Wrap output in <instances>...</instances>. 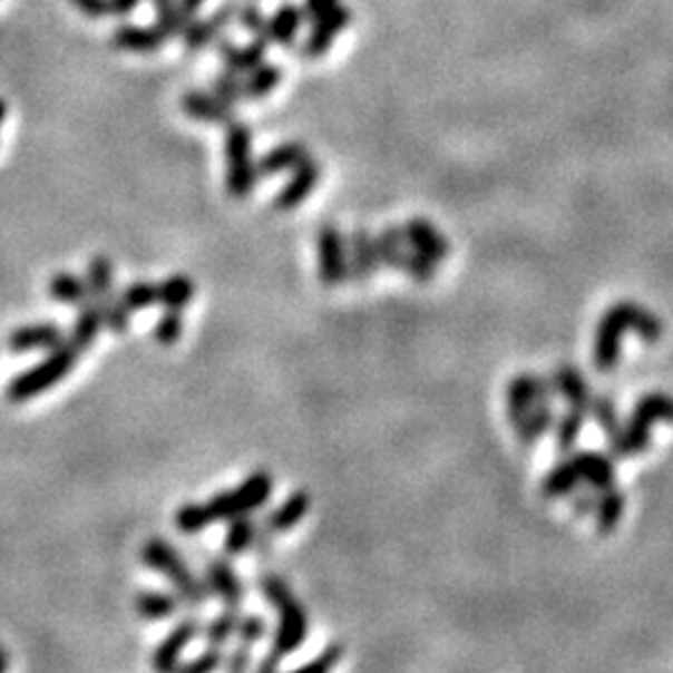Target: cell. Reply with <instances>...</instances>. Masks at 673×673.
<instances>
[{
  "instance_id": "6da1fadb",
  "label": "cell",
  "mask_w": 673,
  "mask_h": 673,
  "mask_svg": "<svg viewBox=\"0 0 673 673\" xmlns=\"http://www.w3.org/2000/svg\"><path fill=\"white\" fill-rule=\"evenodd\" d=\"M275 489V479H272L265 469L252 471V475L240 484V487L217 494L205 504H185L175 514V527L183 534H197L209 524L230 521L242 514H252L262 509L272 497Z\"/></svg>"
},
{
  "instance_id": "7a4b0ae2",
  "label": "cell",
  "mask_w": 673,
  "mask_h": 673,
  "mask_svg": "<svg viewBox=\"0 0 673 673\" xmlns=\"http://www.w3.org/2000/svg\"><path fill=\"white\" fill-rule=\"evenodd\" d=\"M260 588H262V596H265V602L272 608H277L275 636H272L267 656L257 664V671L265 673V671H277L282 659L294 654V651L308 641L310 622H308V612H304L300 598L292 594V588L287 586L285 578L277 574H265L260 578Z\"/></svg>"
},
{
  "instance_id": "3957f363",
  "label": "cell",
  "mask_w": 673,
  "mask_h": 673,
  "mask_svg": "<svg viewBox=\"0 0 673 673\" xmlns=\"http://www.w3.org/2000/svg\"><path fill=\"white\" fill-rule=\"evenodd\" d=\"M140 559L157 574H163L167 582L173 584L175 594L183 598V604L187 608H203L209 602V588L205 578H199L191 564L183 559V554L175 549V546L167 544L165 539H150L140 552Z\"/></svg>"
},
{
  "instance_id": "277c9868",
  "label": "cell",
  "mask_w": 673,
  "mask_h": 673,
  "mask_svg": "<svg viewBox=\"0 0 673 673\" xmlns=\"http://www.w3.org/2000/svg\"><path fill=\"white\" fill-rule=\"evenodd\" d=\"M82 350L80 347L66 336L56 350H50V354L46 357L43 362H38L36 367H30V370L16 374L13 380L8 382L6 387V399L8 402H28V399H36L43 392H48L50 387L60 384L66 377L70 374L72 367L78 364Z\"/></svg>"
},
{
  "instance_id": "5b68a950",
  "label": "cell",
  "mask_w": 673,
  "mask_h": 673,
  "mask_svg": "<svg viewBox=\"0 0 673 673\" xmlns=\"http://www.w3.org/2000/svg\"><path fill=\"white\" fill-rule=\"evenodd\" d=\"M225 187L233 199H245L260 181L257 163H252V133L245 123L233 120L225 133Z\"/></svg>"
},
{
  "instance_id": "8992f818",
  "label": "cell",
  "mask_w": 673,
  "mask_h": 673,
  "mask_svg": "<svg viewBox=\"0 0 673 673\" xmlns=\"http://www.w3.org/2000/svg\"><path fill=\"white\" fill-rule=\"evenodd\" d=\"M88 287L90 298L98 304L103 314L105 328L115 334L128 332L130 328V310L125 308L123 294L113 285V265L105 255H98L90 260L88 265Z\"/></svg>"
},
{
  "instance_id": "52a82bcc",
  "label": "cell",
  "mask_w": 673,
  "mask_h": 673,
  "mask_svg": "<svg viewBox=\"0 0 673 673\" xmlns=\"http://www.w3.org/2000/svg\"><path fill=\"white\" fill-rule=\"evenodd\" d=\"M377 245H380L382 265L402 270L417 282H429L435 277V267H437L435 262L427 260L425 255H419L414 247H407L404 227H394V225L384 227L382 233L377 235Z\"/></svg>"
},
{
  "instance_id": "ba28073f",
  "label": "cell",
  "mask_w": 673,
  "mask_h": 673,
  "mask_svg": "<svg viewBox=\"0 0 673 673\" xmlns=\"http://www.w3.org/2000/svg\"><path fill=\"white\" fill-rule=\"evenodd\" d=\"M638 308L631 304H618V308L608 310L606 318L598 324L596 334V367L598 370H612L618 362V347H622V336L628 328H636L641 318Z\"/></svg>"
},
{
  "instance_id": "9c48e42d",
  "label": "cell",
  "mask_w": 673,
  "mask_h": 673,
  "mask_svg": "<svg viewBox=\"0 0 673 673\" xmlns=\"http://www.w3.org/2000/svg\"><path fill=\"white\" fill-rule=\"evenodd\" d=\"M318 262H320V282L324 287H336L350 280V265H347V242L342 230L336 225H322L318 233Z\"/></svg>"
},
{
  "instance_id": "30bf717a",
  "label": "cell",
  "mask_w": 673,
  "mask_h": 673,
  "mask_svg": "<svg viewBox=\"0 0 673 673\" xmlns=\"http://www.w3.org/2000/svg\"><path fill=\"white\" fill-rule=\"evenodd\" d=\"M347 265H350V280L357 282V285H364L382 267L380 245H377V237L367 227H354L350 233Z\"/></svg>"
},
{
  "instance_id": "8fae6325",
  "label": "cell",
  "mask_w": 673,
  "mask_h": 673,
  "mask_svg": "<svg viewBox=\"0 0 673 673\" xmlns=\"http://www.w3.org/2000/svg\"><path fill=\"white\" fill-rule=\"evenodd\" d=\"M197 636H203V624H199L197 616L183 618L181 624H175L170 634H167L153 651V659H150L153 669L163 671V673L177 671V666H181L183 651L191 646Z\"/></svg>"
},
{
  "instance_id": "7c38bea8",
  "label": "cell",
  "mask_w": 673,
  "mask_h": 673,
  "mask_svg": "<svg viewBox=\"0 0 673 673\" xmlns=\"http://www.w3.org/2000/svg\"><path fill=\"white\" fill-rule=\"evenodd\" d=\"M320 177H322L320 163L314 160L312 155H308L298 167H294L290 183L282 187L272 205H275V209H280V213H290V209L300 207L304 199L312 195L314 187L320 185Z\"/></svg>"
},
{
  "instance_id": "4fadbf2b",
  "label": "cell",
  "mask_w": 673,
  "mask_h": 673,
  "mask_svg": "<svg viewBox=\"0 0 673 673\" xmlns=\"http://www.w3.org/2000/svg\"><path fill=\"white\" fill-rule=\"evenodd\" d=\"M205 582L209 594L217 596L225 606H242V602H245V586H242V578L227 559L205 556Z\"/></svg>"
},
{
  "instance_id": "5bb4252c",
  "label": "cell",
  "mask_w": 673,
  "mask_h": 673,
  "mask_svg": "<svg viewBox=\"0 0 673 673\" xmlns=\"http://www.w3.org/2000/svg\"><path fill=\"white\" fill-rule=\"evenodd\" d=\"M350 20H352V13L344 6H334L330 13H324L322 18L314 20L312 33L308 38V43H304V48H302V58H308V60L322 58L334 43V38L340 36L347 26H350Z\"/></svg>"
},
{
  "instance_id": "9a60e30c",
  "label": "cell",
  "mask_w": 673,
  "mask_h": 673,
  "mask_svg": "<svg viewBox=\"0 0 673 673\" xmlns=\"http://www.w3.org/2000/svg\"><path fill=\"white\" fill-rule=\"evenodd\" d=\"M183 110L191 120L197 123H207V125H230L235 118V105L225 103L223 98H217L215 92H205V90H187L183 100Z\"/></svg>"
},
{
  "instance_id": "2e32d148",
  "label": "cell",
  "mask_w": 673,
  "mask_h": 673,
  "mask_svg": "<svg viewBox=\"0 0 673 673\" xmlns=\"http://www.w3.org/2000/svg\"><path fill=\"white\" fill-rule=\"evenodd\" d=\"M66 340L62 336V330L58 324H26V328H18L6 336V347L10 352H33V350H56V347Z\"/></svg>"
},
{
  "instance_id": "e0dca14e",
  "label": "cell",
  "mask_w": 673,
  "mask_h": 673,
  "mask_svg": "<svg viewBox=\"0 0 673 673\" xmlns=\"http://www.w3.org/2000/svg\"><path fill=\"white\" fill-rule=\"evenodd\" d=\"M404 235H407L409 245H412L419 255L432 260L435 265L447 260V255H449L447 240L441 237L439 230L435 225H429L427 220H419V217L409 220V223L404 225Z\"/></svg>"
},
{
  "instance_id": "ac0fdd59",
  "label": "cell",
  "mask_w": 673,
  "mask_h": 673,
  "mask_svg": "<svg viewBox=\"0 0 673 673\" xmlns=\"http://www.w3.org/2000/svg\"><path fill=\"white\" fill-rule=\"evenodd\" d=\"M167 38L157 26H120L113 33V46L130 52H155L160 50Z\"/></svg>"
},
{
  "instance_id": "d6986e66",
  "label": "cell",
  "mask_w": 673,
  "mask_h": 673,
  "mask_svg": "<svg viewBox=\"0 0 673 673\" xmlns=\"http://www.w3.org/2000/svg\"><path fill=\"white\" fill-rule=\"evenodd\" d=\"M310 511V497L304 489L292 491L290 497L280 504L277 509H272L262 524L272 531V534H285L290 529L298 527V524L304 519V514Z\"/></svg>"
},
{
  "instance_id": "ffe728a7",
  "label": "cell",
  "mask_w": 673,
  "mask_h": 673,
  "mask_svg": "<svg viewBox=\"0 0 673 673\" xmlns=\"http://www.w3.org/2000/svg\"><path fill=\"white\" fill-rule=\"evenodd\" d=\"M183 606V598L175 592H157V588H145L135 598V608H138V614L145 622H167V618L181 614Z\"/></svg>"
},
{
  "instance_id": "44dd1931",
  "label": "cell",
  "mask_w": 673,
  "mask_h": 673,
  "mask_svg": "<svg viewBox=\"0 0 673 673\" xmlns=\"http://www.w3.org/2000/svg\"><path fill=\"white\" fill-rule=\"evenodd\" d=\"M235 10L233 8H220L215 16H209L207 20H191L185 28L183 33V40H185V48L187 50H203L205 46L213 43V40L223 33V30L227 28L230 20H233Z\"/></svg>"
},
{
  "instance_id": "7402d4cb",
  "label": "cell",
  "mask_w": 673,
  "mask_h": 673,
  "mask_svg": "<svg viewBox=\"0 0 673 673\" xmlns=\"http://www.w3.org/2000/svg\"><path fill=\"white\" fill-rule=\"evenodd\" d=\"M265 50H267V38H255L250 46L237 48L235 43H230V40H220L217 43V52L220 58L225 60V66L235 72H252L257 66H262V60H265Z\"/></svg>"
},
{
  "instance_id": "603a6c76",
  "label": "cell",
  "mask_w": 673,
  "mask_h": 673,
  "mask_svg": "<svg viewBox=\"0 0 673 673\" xmlns=\"http://www.w3.org/2000/svg\"><path fill=\"white\" fill-rule=\"evenodd\" d=\"M308 155H310L308 147H304L302 143H282L260 157L257 175L272 177L282 170H294V167H298Z\"/></svg>"
},
{
  "instance_id": "cb8c5ba5",
  "label": "cell",
  "mask_w": 673,
  "mask_h": 673,
  "mask_svg": "<svg viewBox=\"0 0 673 673\" xmlns=\"http://www.w3.org/2000/svg\"><path fill=\"white\" fill-rule=\"evenodd\" d=\"M304 20V10L285 3L282 8L275 10V16L267 20V43H277V46H294V38H298V30Z\"/></svg>"
},
{
  "instance_id": "d4e9b609",
  "label": "cell",
  "mask_w": 673,
  "mask_h": 673,
  "mask_svg": "<svg viewBox=\"0 0 673 673\" xmlns=\"http://www.w3.org/2000/svg\"><path fill=\"white\" fill-rule=\"evenodd\" d=\"M48 292L52 300L70 304V308H78V310L82 308V304L90 302L88 280L72 275V272H58V275H52Z\"/></svg>"
},
{
  "instance_id": "484cf974",
  "label": "cell",
  "mask_w": 673,
  "mask_h": 673,
  "mask_svg": "<svg viewBox=\"0 0 673 673\" xmlns=\"http://www.w3.org/2000/svg\"><path fill=\"white\" fill-rule=\"evenodd\" d=\"M255 534H257V521L252 519L250 514H242V517L230 519L225 542H223V549L230 559H235V556L250 552L252 544H255Z\"/></svg>"
},
{
  "instance_id": "4316f807",
  "label": "cell",
  "mask_w": 673,
  "mask_h": 673,
  "mask_svg": "<svg viewBox=\"0 0 673 673\" xmlns=\"http://www.w3.org/2000/svg\"><path fill=\"white\" fill-rule=\"evenodd\" d=\"M195 294L193 280L187 275H170L163 282H157V304L165 310H185Z\"/></svg>"
},
{
  "instance_id": "83f0119b",
  "label": "cell",
  "mask_w": 673,
  "mask_h": 673,
  "mask_svg": "<svg viewBox=\"0 0 673 673\" xmlns=\"http://www.w3.org/2000/svg\"><path fill=\"white\" fill-rule=\"evenodd\" d=\"M103 324L105 322H103V314L98 310V304L92 302V298H90V302L82 304V308H80L78 320H76V324H72L70 340L76 342L82 352H86L88 347H92L98 342V334H100Z\"/></svg>"
},
{
  "instance_id": "f1b7e54d",
  "label": "cell",
  "mask_w": 673,
  "mask_h": 673,
  "mask_svg": "<svg viewBox=\"0 0 673 673\" xmlns=\"http://www.w3.org/2000/svg\"><path fill=\"white\" fill-rule=\"evenodd\" d=\"M572 467L578 471V477L588 479L596 489H608L614 481V469L608 465V459L602 455H592V451H584L572 459Z\"/></svg>"
},
{
  "instance_id": "f546056e",
  "label": "cell",
  "mask_w": 673,
  "mask_h": 673,
  "mask_svg": "<svg viewBox=\"0 0 673 673\" xmlns=\"http://www.w3.org/2000/svg\"><path fill=\"white\" fill-rule=\"evenodd\" d=\"M282 80V68L280 66H257L245 78V100H262L267 98L272 90L280 86Z\"/></svg>"
},
{
  "instance_id": "4dcf8cb0",
  "label": "cell",
  "mask_w": 673,
  "mask_h": 673,
  "mask_svg": "<svg viewBox=\"0 0 673 673\" xmlns=\"http://www.w3.org/2000/svg\"><path fill=\"white\" fill-rule=\"evenodd\" d=\"M240 616V606H225L223 614L215 616L213 622H207V626H203V638L209 646H225L227 641L235 636Z\"/></svg>"
},
{
  "instance_id": "1f68e13d",
  "label": "cell",
  "mask_w": 673,
  "mask_h": 673,
  "mask_svg": "<svg viewBox=\"0 0 673 673\" xmlns=\"http://www.w3.org/2000/svg\"><path fill=\"white\" fill-rule=\"evenodd\" d=\"M155 13H157V28L163 30L167 38H183L185 28L191 20L183 16L181 6H177V0H153Z\"/></svg>"
},
{
  "instance_id": "d6a6232c",
  "label": "cell",
  "mask_w": 673,
  "mask_h": 673,
  "mask_svg": "<svg viewBox=\"0 0 673 673\" xmlns=\"http://www.w3.org/2000/svg\"><path fill=\"white\" fill-rule=\"evenodd\" d=\"M183 336V310H165L153 328V340L163 347H173Z\"/></svg>"
},
{
  "instance_id": "836d02e7",
  "label": "cell",
  "mask_w": 673,
  "mask_h": 673,
  "mask_svg": "<svg viewBox=\"0 0 673 673\" xmlns=\"http://www.w3.org/2000/svg\"><path fill=\"white\" fill-rule=\"evenodd\" d=\"M641 422H656V419H669V422H673V399L664 397V394H648L638 402V409L636 414Z\"/></svg>"
},
{
  "instance_id": "e575fe53",
  "label": "cell",
  "mask_w": 673,
  "mask_h": 673,
  "mask_svg": "<svg viewBox=\"0 0 673 673\" xmlns=\"http://www.w3.org/2000/svg\"><path fill=\"white\" fill-rule=\"evenodd\" d=\"M213 92L217 98H223L230 105H237L245 100V78H240V72L235 70H225L220 72L213 82Z\"/></svg>"
},
{
  "instance_id": "d590c367",
  "label": "cell",
  "mask_w": 673,
  "mask_h": 673,
  "mask_svg": "<svg viewBox=\"0 0 673 673\" xmlns=\"http://www.w3.org/2000/svg\"><path fill=\"white\" fill-rule=\"evenodd\" d=\"M559 389L562 394L569 399V402H574V409H584L592 404V399H588V389H586V382L578 377L576 370H562L559 372Z\"/></svg>"
},
{
  "instance_id": "8d00e7d4",
  "label": "cell",
  "mask_w": 673,
  "mask_h": 673,
  "mask_svg": "<svg viewBox=\"0 0 673 673\" xmlns=\"http://www.w3.org/2000/svg\"><path fill=\"white\" fill-rule=\"evenodd\" d=\"M120 294L125 308L130 312H138L157 304V285H153V282H133V285L125 287Z\"/></svg>"
},
{
  "instance_id": "74e56055",
  "label": "cell",
  "mask_w": 673,
  "mask_h": 673,
  "mask_svg": "<svg viewBox=\"0 0 673 673\" xmlns=\"http://www.w3.org/2000/svg\"><path fill=\"white\" fill-rule=\"evenodd\" d=\"M578 479L582 477H578V471L572 467V461H566V465L556 467L549 479L544 481V494L546 497H562V494H569L576 487Z\"/></svg>"
},
{
  "instance_id": "f35d334b",
  "label": "cell",
  "mask_w": 673,
  "mask_h": 673,
  "mask_svg": "<svg viewBox=\"0 0 673 673\" xmlns=\"http://www.w3.org/2000/svg\"><path fill=\"white\" fill-rule=\"evenodd\" d=\"M265 634H267V624H265V618L262 616H257V614H242L240 616V624H237V631H235V636H237V641L242 646H255V644H260L262 638H265Z\"/></svg>"
},
{
  "instance_id": "ab89813d",
  "label": "cell",
  "mask_w": 673,
  "mask_h": 673,
  "mask_svg": "<svg viewBox=\"0 0 673 673\" xmlns=\"http://www.w3.org/2000/svg\"><path fill=\"white\" fill-rule=\"evenodd\" d=\"M225 664V654H223V646H209L203 651V654H197L193 661H187V664H181L177 666V671L183 673H209L215 671Z\"/></svg>"
},
{
  "instance_id": "60d3db41",
  "label": "cell",
  "mask_w": 673,
  "mask_h": 673,
  "mask_svg": "<svg viewBox=\"0 0 673 673\" xmlns=\"http://www.w3.org/2000/svg\"><path fill=\"white\" fill-rule=\"evenodd\" d=\"M602 514H598V529L602 531H608L614 529L618 519H622V511H624V497L622 494L616 491H608L604 501H602V509H598Z\"/></svg>"
},
{
  "instance_id": "b9f144b4",
  "label": "cell",
  "mask_w": 673,
  "mask_h": 673,
  "mask_svg": "<svg viewBox=\"0 0 673 673\" xmlns=\"http://www.w3.org/2000/svg\"><path fill=\"white\" fill-rule=\"evenodd\" d=\"M342 661V646L340 644H332L322 651V654L318 659H312L304 664L300 671L302 673H324V671H332L336 664Z\"/></svg>"
},
{
  "instance_id": "7bdbcfd3",
  "label": "cell",
  "mask_w": 673,
  "mask_h": 673,
  "mask_svg": "<svg viewBox=\"0 0 673 673\" xmlns=\"http://www.w3.org/2000/svg\"><path fill=\"white\" fill-rule=\"evenodd\" d=\"M582 422H584L582 409H572V412L566 414V419H564L562 427H559V447L562 449L574 447L578 432H582Z\"/></svg>"
},
{
  "instance_id": "ee69618b",
  "label": "cell",
  "mask_w": 673,
  "mask_h": 673,
  "mask_svg": "<svg viewBox=\"0 0 673 673\" xmlns=\"http://www.w3.org/2000/svg\"><path fill=\"white\" fill-rule=\"evenodd\" d=\"M240 23L245 26L255 38H265L267 36V18L262 16V10L255 6H247L240 10Z\"/></svg>"
},
{
  "instance_id": "f6af8a7d",
  "label": "cell",
  "mask_w": 673,
  "mask_h": 673,
  "mask_svg": "<svg viewBox=\"0 0 673 673\" xmlns=\"http://www.w3.org/2000/svg\"><path fill=\"white\" fill-rule=\"evenodd\" d=\"M230 673H240V671H247L252 666V656H250V646H237L235 651H230V654H225V664H223Z\"/></svg>"
},
{
  "instance_id": "bcb514c9",
  "label": "cell",
  "mask_w": 673,
  "mask_h": 673,
  "mask_svg": "<svg viewBox=\"0 0 673 673\" xmlns=\"http://www.w3.org/2000/svg\"><path fill=\"white\" fill-rule=\"evenodd\" d=\"M80 8L82 16L88 18H105L110 16V0H72Z\"/></svg>"
},
{
  "instance_id": "7dc6e473",
  "label": "cell",
  "mask_w": 673,
  "mask_h": 673,
  "mask_svg": "<svg viewBox=\"0 0 673 673\" xmlns=\"http://www.w3.org/2000/svg\"><path fill=\"white\" fill-rule=\"evenodd\" d=\"M334 6H340V0H304V20H318L324 13H330Z\"/></svg>"
},
{
  "instance_id": "c3c4849f",
  "label": "cell",
  "mask_w": 673,
  "mask_h": 673,
  "mask_svg": "<svg viewBox=\"0 0 673 673\" xmlns=\"http://www.w3.org/2000/svg\"><path fill=\"white\" fill-rule=\"evenodd\" d=\"M594 414L598 417V422H602V427L606 429V432H612V437H614V432H616V412H614V407L608 404V402H596L594 404Z\"/></svg>"
},
{
  "instance_id": "681fc988",
  "label": "cell",
  "mask_w": 673,
  "mask_h": 673,
  "mask_svg": "<svg viewBox=\"0 0 673 673\" xmlns=\"http://www.w3.org/2000/svg\"><path fill=\"white\" fill-rule=\"evenodd\" d=\"M143 0H110V16H130L135 8H138Z\"/></svg>"
},
{
  "instance_id": "f907efd6",
  "label": "cell",
  "mask_w": 673,
  "mask_h": 673,
  "mask_svg": "<svg viewBox=\"0 0 673 673\" xmlns=\"http://www.w3.org/2000/svg\"><path fill=\"white\" fill-rule=\"evenodd\" d=\"M203 3H205V0H177V6H181L183 16L187 20H195V16L199 13V8H203Z\"/></svg>"
},
{
  "instance_id": "816d5d0a",
  "label": "cell",
  "mask_w": 673,
  "mask_h": 673,
  "mask_svg": "<svg viewBox=\"0 0 673 673\" xmlns=\"http://www.w3.org/2000/svg\"><path fill=\"white\" fill-rule=\"evenodd\" d=\"M8 669V654H6V648L0 646V673H3Z\"/></svg>"
},
{
  "instance_id": "f5cc1de1",
  "label": "cell",
  "mask_w": 673,
  "mask_h": 673,
  "mask_svg": "<svg viewBox=\"0 0 673 673\" xmlns=\"http://www.w3.org/2000/svg\"><path fill=\"white\" fill-rule=\"evenodd\" d=\"M6 115H8V105H6V100H0V125H3Z\"/></svg>"
}]
</instances>
